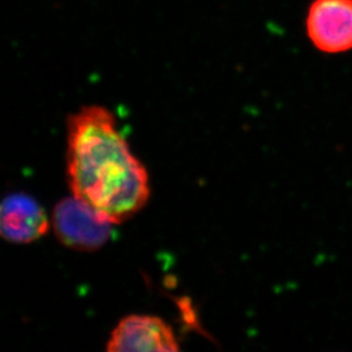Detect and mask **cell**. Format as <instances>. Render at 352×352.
Returning a JSON list of instances; mask_svg holds the SVG:
<instances>
[{
  "label": "cell",
  "instance_id": "obj_5",
  "mask_svg": "<svg viewBox=\"0 0 352 352\" xmlns=\"http://www.w3.org/2000/svg\"><path fill=\"white\" fill-rule=\"evenodd\" d=\"M50 220L39 203L24 193H13L3 199L0 230L10 243H31L48 232Z\"/></svg>",
  "mask_w": 352,
  "mask_h": 352
},
{
  "label": "cell",
  "instance_id": "obj_3",
  "mask_svg": "<svg viewBox=\"0 0 352 352\" xmlns=\"http://www.w3.org/2000/svg\"><path fill=\"white\" fill-rule=\"evenodd\" d=\"M307 34L322 53L352 50V0H314L306 20Z\"/></svg>",
  "mask_w": 352,
  "mask_h": 352
},
{
  "label": "cell",
  "instance_id": "obj_1",
  "mask_svg": "<svg viewBox=\"0 0 352 352\" xmlns=\"http://www.w3.org/2000/svg\"><path fill=\"white\" fill-rule=\"evenodd\" d=\"M67 163L72 195L114 225L135 216L148 201L146 169L107 107H81L69 118Z\"/></svg>",
  "mask_w": 352,
  "mask_h": 352
},
{
  "label": "cell",
  "instance_id": "obj_4",
  "mask_svg": "<svg viewBox=\"0 0 352 352\" xmlns=\"http://www.w3.org/2000/svg\"><path fill=\"white\" fill-rule=\"evenodd\" d=\"M173 331L164 320L154 316L131 315L123 318L112 332L107 351H178Z\"/></svg>",
  "mask_w": 352,
  "mask_h": 352
},
{
  "label": "cell",
  "instance_id": "obj_2",
  "mask_svg": "<svg viewBox=\"0 0 352 352\" xmlns=\"http://www.w3.org/2000/svg\"><path fill=\"white\" fill-rule=\"evenodd\" d=\"M113 225L74 195L62 199L54 209L53 227L57 239L77 251H96L107 244Z\"/></svg>",
  "mask_w": 352,
  "mask_h": 352
}]
</instances>
